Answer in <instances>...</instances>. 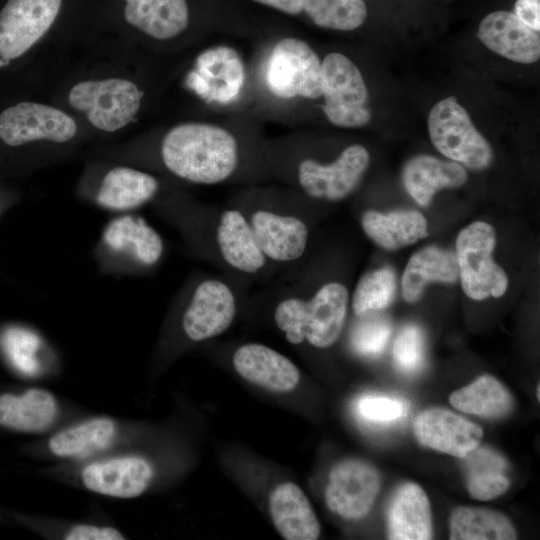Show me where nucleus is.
I'll return each instance as SVG.
<instances>
[{
    "label": "nucleus",
    "instance_id": "obj_1",
    "mask_svg": "<svg viewBox=\"0 0 540 540\" xmlns=\"http://www.w3.org/2000/svg\"><path fill=\"white\" fill-rule=\"evenodd\" d=\"M143 54L144 50L99 31L41 98L71 113L91 137L123 134L138 123L146 108Z\"/></svg>",
    "mask_w": 540,
    "mask_h": 540
},
{
    "label": "nucleus",
    "instance_id": "obj_2",
    "mask_svg": "<svg viewBox=\"0 0 540 540\" xmlns=\"http://www.w3.org/2000/svg\"><path fill=\"white\" fill-rule=\"evenodd\" d=\"M101 0H5L0 71L25 62L34 92L48 85L99 31Z\"/></svg>",
    "mask_w": 540,
    "mask_h": 540
},
{
    "label": "nucleus",
    "instance_id": "obj_3",
    "mask_svg": "<svg viewBox=\"0 0 540 540\" xmlns=\"http://www.w3.org/2000/svg\"><path fill=\"white\" fill-rule=\"evenodd\" d=\"M263 293L272 298L273 321L290 344L327 349L340 338L350 303L343 282L314 283L305 270L294 266Z\"/></svg>",
    "mask_w": 540,
    "mask_h": 540
},
{
    "label": "nucleus",
    "instance_id": "obj_4",
    "mask_svg": "<svg viewBox=\"0 0 540 540\" xmlns=\"http://www.w3.org/2000/svg\"><path fill=\"white\" fill-rule=\"evenodd\" d=\"M185 217L186 233L194 249L218 272L248 286L268 281L278 272L264 256L237 207L194 205Z\"/></svg>",
    "mask_w": 540,
    "mask_h": 540
},
{
    "label": "nucleus",
    "instance_id": "obj_5",
    "mask_svg": "<svg viewBox=\"0 0 540 540\" xmlns=\"http://www.w3.org/2000/svg\"><path fill=\"white\" fill-rule=\"evenodd\" d=\"M156 156L166 172L197 185L231 181L245 165L241 144L231 131L195 121L168 128L157 142Z\"/></svg>",
    "mask_w": 540,
    "mask_h": 540
},
{
    "label": "nucleus",
    "instance_id": "obj_6",
    "mask_svg": "<svg viewBox=\"0 0 540 540\" xmlns=\"http://www.w3.org/2000/svg\"><path fill=\"white\" fill-rule=\"evenodd\" d=\"M231 205L246 217L266 259L279 270H288L305 257L311 223L296 196L280 198L269 193H249Z\"/></svg>",
    "mask_w": 540,
    "mask_h": 540
},
{
    "label": "nucleus",
    "instance_id": "obj_7",
    "mask_svg": "<svg viewBox=\"0 0 540 540\" xmlns=\"http://www.w3.org/2000/svg\"><path fill=\"white\" fill-rule=\"evenodd\" d=\"M190 25L188 0H101L99 31L142 50L174 42Z\"/></svg>",
    "mask_w": 540,
    "mask_h": 540
},
{
    "label": "nucleus",
    "instance_id": "obj_8",
    "mask_svg": "<svg viewBox=\"0 0 540 540\" xmlns=\"http://www.w3.org/2000/svg\"><path fill=\"white\" fill-rule=\"evenodd\" d=\"M249 287L220 272L197 276L187 290L180 316L185 338L199 343L226 332L245 302Z\"/></svg>",
    "mask_w": 540,
    "mask_h": 540
},
{
    "label": "nucleus",
    "instance_id": "obj_9",
    "mask_svg": "<svg viewBox=\"0 0 540 540\" xmlns=\"http://www.w3.org/2000/svg\"><path fill=\"white\" fill-rule=\"evenodd\" d=\"M91 137L64 108L44 98L24 99L0 112V141L18 148H67Z\"/></svg>",
    "mask_w": 540,
    "mask_h": 540
},
{
    "label": "nucleus",
    "instance_id": "obj_10",
    "mask_svg": "<svg viewBox=\"0 0 540 540\" xmlns=\"http://www.w3.org/2000/svg\"><path fill=\"white\" fill-rule=\"evenodd\" d=\"M370 163L368 150L353 144L344 148L331 162H322L312 156L280 162L289 166V180L300 194L313 201L336 203L348 198L359 186Z\"/></svg>",
    "mask_w": 540,
    "mask_h": 540
},
{
    "label": "nucleus",
    "instance_id": "obj_11",
    "mask_svg": "<svg viewBox=\"0 0 540 540\" xmlns=\"http://www.w3.org/2000/svg\"><path fill=\"white\" fill-rule=\"evenodd\" d=\"M495 245V230L484 221L467 225L456 238L459 278L464 293L471 299L498 298L507 290L508 277L492 257Z\"/></svg>",
    "mask_w": 540,
    "mask_h": 540
},
{
    "label": "nucleus",
    "instance_id": "obj_12",
    "mask_svg": "<svg viewBox=\"0 0 540 540\" xmlns=\"http://www.w3.org/2000/svg\"><path fill=\"white\" fill-rule=\"evenodd\" d=\"M428 128L435 148L454 162L474 170L490 165L493 152L489 143L455 99H443L431 109Z\"/></svg>",
    "mask_w": 540,
    "mask_h": 540
},
{
    "label": "nucleus",
    "instance_id": "obj_13",
    "mask_svg": "<svg viewBox=\"0 0 540 540\" xmlns=\"http://www.w3.org/2000/svg\"><path fill=\"white\" fill-rule=\"evenodd\" d=\"M323 111L335 126L363 127L371 119L368 91L357 66L345 55L332 52L322 62Z\"/></svg>",
    "mask_w": 540,
    "mask_h": 540
},
{
    "label": "nucleus",
    "instance_id": "obj_14",
    "mask_svg": "<svg viewBox=\"0 0 540 540\" xmlns=\"http://www.w3.org/2000/svg\"><path fill=\"white\" fill-rule=\"evenodd\" d=\"M266 80L278 97L315 99L322 96V62L305 41L287 37L272 49Z\"/></svg>",
    "mask_w": 540,
    "mask_h": 540
},
{
    "label": "nucleus",
    "instance_id": "obj_15",
    "mask_svg": "<svg viewBox=\"0 0 540 540\" xmlns=\"http://www.w3.org/2000/svg\"><path fill=\"white\" fill-rule=\"evenodd\" d=\"M380 486V474L372 464L357 458L344 459L329 472L325 503L342 518L359 520L371 511Z\"/></svg>",
    "mask_w": 540,
    "mask_h": 540
},
{
    "label": "nucleus",
    "instance_id": "obj_16",
    "mask_svg": "<svg viewBox=\"0 0 540 540\" xmlns=\"http://www.w3.org/2000/svg\"><path fill=\"white\" fill-rule=\"evenodd\" d=\"M244 80L245 69L237 52L218 46L197 57L186 84L207 102L228 103L237 97Z\"/></svg>",
    "mask_w": 540,
    "mask_h": 540
},
{
    "label": "nucleus",
    "instance_id": "obj_17",
    "mask_svg": "<svg viewBox=\"0 0 540 540\" xmlns=\"http://www.w3.org/2000/svg\"><path fill=\"white\" fill-rule=\"evenodd\" d=\"M414 434L425 447L463 458L476 448L483 429L468 419L444 408H429L415 418Z\"/></svg>",
    "mask_w": 540,
    "mask_h": 540
},
{
    "label": "nucleus",
    "instance_id": "obj_18",
    "mask_svg": "<svg viewBox=\"0 0 540 540\" xmlns=\"http://www.w3.org/2000/svg\"><path fill=\"white\" fill-rule=\"evenodd\" d=\"M234 370L246 381L274 392H290L300 371L286 356L261 343L239 345L231 355Z\"/></svg>",
    "mask_w": 540,
    "mask_h": 540
},
{
    "label": "nucleus",
    "instance_id": "obj_19",
    "mask_svg": "<svg viewBox=\"0 0 540 540\" xmlns=\"http://www.w3.org/2000/svg\"><path fill=\"white\" fill-rule=\"evenodd\" d=\"M85 487L98 494L116 498H134L150 485L153 468L142 457L112 458L86 466L82 471Z\"/></svg>",
    "mask_w": 540,
    "mask_h": 540
},
{
    "label": "nucleus",
    "instance_id": "obj_20",
    "mask_svg": "<svg viewBox=\"0 0 540 540\" xmlns=\"http://www.w3.org/2000/svg\"><path fill=\"white\" fill-rule=\"evenodd\" d=\"M478 36L486 47L509 60L529 64L539 59L538 31L525 25L513 12L488 14L479 25Z\"/></svg>",
    "mask_w": 540,
    "mask_h": 540
},
{
    "label": "nucleus",
    "instance_id": "obj_21",
    "mask_svg": "<svg viewBox=\"0 0 540 540\" xmlns=\"http://www.w3.org/2000/svg\"><path fill=\"white\" fill-rule=\"evenodd\" d=\"M160 189V180L152 173L130 165H114L102 175L95 201L108 210L128 211L153 200Z\"/></svg>",
    "mask_w": 540,
    "mask_h": 540
},
{
    "label": "nucleus",
    "instance_id": "obj_22",
    "mask_svg": "<svg viewBox=\"0 0 540 540\" xmlns=\"http://www.w3.org/2000/svg\"><path fill=\"white\" fill-rule=\"evenodd\" d=\"M387 535L392 540L433 538L430 502L418 484L406 482L394 492L387 511Z\"/></svg>",
    "mask_w": 540,
    "mask_h": 540
},
{
    "label": "nucleus",
    "instance_id": "obj_23",
    "mask_svg": "<svg viewBox=\"0 0 540 540\" xmlns=\"http://www.w3.org/2000/svg\"><path fill=\"white\" fill-rule=\"evenodd\" d=\"M273 524L286 540H316L320 524L303 490L293 482L276 486L269 496Z\"/></svg>",
    "mask_w": 540,
    "mask_h": 540
},
{
    "label": "nucleus",
    "instance_id": "obj_24",
    "mask_svg": "<svg viewBox=\"0 0 540 540\" xmlns=\"http://www.w3.org/2000/svg\"><path fill=\"white\" fill-rule=\"evenodd\" d=\"M103 241L113 251L126 254L145 268L158 264L164 254L160 234L137 215H124L112 220L103 232Z\"/></svg>",
    "mask_w": 540,
    "mask_h": 540
},
{
    "label": "nucleus",
    "instance_id": "obj_25",
    "mask_svg": "<svg viewBox=\"0 0 540 540\" xmlns=\"http://www.w3.org/2000/svg\"><path fill=\"white\" fill-rule=\"evenodd\" d=\"M360 225L374 243L386 250L406 247L428 235L426 218L412 209L388 213L367 209L360 216Z\"/></svg>",
    "mask_w": 540,
    "mask_h": 540
},
{
    "label": "nucleus",
    "instance_id": "obj_26",
    "mask_svg": "<svg viewBox=\"0 0 540 540\" xmlns=\"http://www.w3.org/2000/svg\"><path fill=\"white\" fill-rule=\"evenodd\" d=\"M466 180L467 172L461 164L429 155L411 158L402 172L406 191L421 206H427L438 191L459 187Z\"/></svg>",
    "mask_w": 540,
    "mask_h": 540
},
{
    "label": "nucleus",
    "instance_id": "obj_27",
    "mask_svg": "<svg viewBox=\"0 0 540 540\" xmlns=\"http://www.w3.org/2000/svg\"><path fill=\"white\" fill-rule=\"evenodd\" d=\"M57 413L55 397L44 389L0 395V425L17 432H41L53 423Z\"/></svg>",
    "mask_w": 540,
    "mask_h": 540
},
{
    "label": "nucleus",
    "instance_id": "obj_28",
    "mask_svg": "<svg viewBox=\"0 0 540 540\" xmlns=\"http://www.w3.org/2000/svg\"><path fill=\"white\" fill-rule=\"evenodd\" d=\"M459 279L455 253L437 246L415 252L404 269L401 290L408 303L418 301L428 283H454Z\"/></svg>",
    "mask_w": 540,
    "mask_h": 540
},
{
    "label": "nucleus",
    "instance_id": "obj_29",
    "mask_svg": "<svg viewBox=\"0 0 540 540\" xmlns=\"http://www.w3.org/2000/svg\"><path fill=\"white\" fill-rule=\"evenodd\" d=\"M462 459L467 490L472 498L488 501L503 495L509 489L508 462L495 449L478 445Z\"/></svg>",
    "mask_w": 540,
    "mask_h": 540
},
{
    "label": "nucleus",
    "instance_id": "obj_30",
    "mask_svg": "<svg viewBox=\"0 0 540 540\" xmlns=\"http://www.w3.org/2000/svg\"><path fill=\"white\" fill-rule=\"evenodd\" d=\"M450 404L457 410L486 418H501L513 408L509 390L489 374L479 376L472 383L454 391Z\"/></svg>",
    "mask_w": 540,
    "mask_h": 540
},
{
    "label": "nucleus",
    "instance_id": "obj_31",
    "mask_svg": "<svg viewBox=\"0 0 540 540\" xmlns=\"http://www.w3.org/2000/svg\"><path fill=\"white\" fill-rule=\"evenodd\" d=\"M451 540H512L517 532L502 513L487 508L460 506L449 519Z\"/></svg>",
    "mask_w": 540,
    "mask_h": 540
},
{
    "label": "nucleus",
    "instance_id": "obj_32",
    "mask_svg": "<svg viewBox=\"0 0 540 540\" xmlns=\"http://www.w3.org/2000/svg\"><path fill=\"white\" fill-rule=\"evenodd\" d=\"M115 432V423L111 419H90L55 434L49 441V449L58 457L87 455L107 446Z\"/></svg>",
    "mask_w": 540,
    "mask_h": 540
},
{
    "label": "nucleus",
    "instance_id": "obj_33",
    "mask_svg": "<svg viewBox=\"0 0 540 540\" xmlns=\"http://www.w3.org/2000/svg\"><path fill=\"white\" fill-rule=\"evenodd\" d=\"M302 11L319 27L350 31L367 16L364 0H302Z\"/></svg>",
    "mask_w": 540,
    "mask_h": 540
},
{
    "label": "nucleus",
    "instance_id": "obj_34",
    "mask_svg": "<svg viewBox=\"0 0 540 540\" xmlns=\"http://www.w3.org/2000/svg\"><path fill=\"white\" fill-rule=\"evenodd\" d=\"M397 288L393 269L383 267L365 273L357 282L351 306L356 316L387 308L393 301Z\"/></svg>",
    "mask_w": 540,
    "mask_h": 540
},
{
    "label": "nucleus",
    "instance_id": "obj_35",
    "mask_svg": "<svg viewBox=\"0 0 540 540\" xmlns=\"http://www.w3.org/2000/svg\"><path fill=\"white\" fill-rule=\"evenodd\" d=\"M359 320L350 333V345L354 352L365 357L380 355L392 333L390 320L374 311L357 316Z\"/></svg>",
    "mask_w": 540,
    "mask_h": 540
},
{
    "label": "nucleus",
    "instance_id": "obj_36",
    "mask_svg": "<svg viewBox=\"0 0 540 540\" xmlns=\"http://www.w3.org/2000/svg\"><path fill=\"white\" fill-rule=\"evenodd\" d=\"M1 346L18 372L26 376H34L39 372L37 352L40 339L35 333L24 328L11 327L1 335Z\"/></svg>",
    "mask_w": 540,
    "mask_h": 540
},
{
    "label": "nucleus",
    "instance_id": "obj_37",
    "mask_svg": "<svg viewBox=\"0 0 540 540\" xmlns=\"http://www.w3.org/2000/svg\"><path fill=\"white\" fill-rule=\"evenodd\" d=\"M425 346V335L419 326L409 324L403 327L393 344L392 354L396 367L407 375L419 372L425 362Z\"/></svg>",
    "mask_w": 540,
    "mask_h": 540
},
{
    "label": "nucleus",
    "instance_id": "obj_38",
    "mask_svg": "<svg viewBox=\"0 0 540 540\" xmlns=\"http://www.w3.org/2000/svg\"><path fill=\"white\" fill-rule=\"evenodd\" d=\"M356 412L364 422L383 426L400 419L405 413V406L397 398L365 395L357 401Z\"/></svg>",
    "mask_w": 540,
    "mask_h": 540
},
{
    "label": "nucleus",
    "instance_id": "obj_39",
    "mask_svg": "<svg viewBox=\"0 0 540 540\" xmlns=\"http://www.w3.org/2000/svg\"><path fill=\"white\" fill-rule=\"evenodd\" d=\"M67 540H122L124 536L115 528L81 524L71 528L66 536Z\"/></svg>",
    "mask_w": 540,
    "mask_h": 540
},
{
    "label": "nucleus",
    "instance_id": "obj_40",
    "mask_svg": "<svg viewBox=\"0 0 540 540\" xmlns=\"http://www.w3.org/2000/svg\"><path fill=\"white\" fill-rule=\"evenodd\" d=\"M514 14L528 27L540 29V0H517Z\"/></svg>",
    "mask_w": 540,
    "mask_h": 540
},
{
    "label": "nucleus",
    "instance_id": "obj_41",
    "mask_svg": "<svg viewBox=\"0 0 540 540\" xmlns=\"http://www.w3.org/2000/svg\"><path fill=\"white\" fill-rule=\"evenodd\" d=\"M280 12L297 15L302 12V0H253Z\"/></svg>",
    "mask_w": 540,
    "mask_h": 540
},
{
    "label": "nucleus",
    "instance_id": "obj_42",
    "mask_svg": "<svg viewBox=\"0 0 540 540\" xmlns=\"http://www.w3.org/2000/svg\"><path fill=\"white\" fill-rule=\"evenodd\" d=\"M537 398L539 399V385L537 387Z\"/></svg>",
    "mask_w": 540,
    "mask_h": 540
}]
</instances>
